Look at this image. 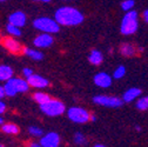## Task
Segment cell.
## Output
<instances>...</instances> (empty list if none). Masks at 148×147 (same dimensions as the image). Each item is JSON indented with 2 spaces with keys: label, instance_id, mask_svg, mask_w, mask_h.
Segmentation results:
<instances>
[{
  "label": "cell",
  "instance_id": "1",
  "mask_svg": "<svg viewBox=\"0 0 148 147\" xmlns=\"http://www.w3.org/2000/svg\"><path fill=\"white\" fill-rule=\"evenodd\" d=\"M54 18L55 21L61 26H77L84 21L82 13L71 6H64L57 10Z\"/></svg>",
  "mask_w": 148,
  "mask_h": 147
},
{
  "label": "cell",
  "instance_id": "2",
  "mask_svg": "<svg viewBox=\"0 0 148 147\" xmlns=\"http://www.w3.org/2000/svg\"><path fill=\"white\" fill-rule=\"evenodd\" d=\"M138 13L135 11L129 10L123 15L121 21V33L123 35H131L134 34L138 30Z\"/></svg>",
  "mask_w": 148,
  "mask_h": 147
},
{
  "label": "cell",
  "instance_id": "3",
  "mask_svg": "<svg viewBox=\"0 0 148 147\" xmlns=\"http://www.w3.org/2000/svg\"><path fill=\"white\" fill-rule=\"evenodd\" d=\"M33 26L38 31H41L44 33H49V34L58 33L60 30V25L54 19H51V18H47V16H41L35 19L33 23Z\"/></svg>",
  "mask_w": 148,
  "mask_h": 147
},
{
  "label": "cell",
  "instance_id": "4",
  "mask_svg": "<svg viewBox=\"0 0 148 147\" xmlns=\"http://www.w3.org/2000/svg\"><path fill=\"white\" fill-rule=\"evenodd\" d=\"M40 109L48 117H58L65 112V105L60 100L49 99L40 105Z\"/></svg>",
  "mask_w": 148,
  "mask_h": 147
},
{
  "label": "cell",
  "instance_id": "5",
  "mask_svg": "<svg viewBox=\"0 0 148 147\" xmlns=\"http://www.w3.org/2000/svg\"><path fill=\"white\" fill-rule=\"evenodd\" d=\"M67 115L69 118V120H72L73 122L77 124H85L89 121V113L84 108L80 107H72L68 109Z\"/></svg>",
  "mask_w": 148,
  "mask_h": 147
},
{
  "label": "cell",
  "instance_id": "6",
  "mask_svg": "<svg viewBox=\"0 0 148 147\" xmlns=\"http://www.w3.org/2000/svg\"><path fill=\"white\" fill-rule=\"evenodd\" d=\"M93 101L105 107H120L122 105L121 99L115 98V97H107V95H97L93 98Z\"/></svg>",
  "mask_w": 148,
  "mask_h": 147
},
{
  "label": "cell",
  "instance_id": "7",
  "mask_svg": "<svg viewBox=\"0 0 148 147\" xmlns=\"http://www.w3.org/2000/svg\"><path fill=\"white\" fill-rule=\"evenodd\" d=\"M39 144L42 147H57L60 144V137L57 133L51 132V133L45 134L41 138V140H40Z\"/></svg>",
  "mask_w": 148,
  "mask_h": 147
},
{
  "label": "cell",
  "instance_id": "8",
  "mask_svg": "<svg viewBox=\"0 0 148 147\" xmlns=\"http://www.w3.org/2000/svg\"><path fill=\"white\" fill-rule=\"evenodd\" d=\"M53 44V36L49 33H44L38 35L34 39V46L40 48H47Z\"/></svg>",
  "mask_w": 148,
  "mask_h": 147
},
{
  "label": "cell",
  "instance_id": "9",
  "mask_svg": "<svg viewBox=\"0 0 148 147\" xmlns=\"http://www.w3.org/2000/svg\"><path fill=\"white\" fill-rule=\"evenodd\" d=\"M27 82L29 86L32 87H35V88H44V87H47L48 86V80L42 78L41 76H38V74H32L29 77H27Z\"/></svg>",
  "mask_w": 148,
  "mask_h": 147
},
{
  "label": "cell",
  "instance_id": "10",
  "mask_svg": "<svg viewBox=\"0 0 148 147\" xmlns=\"http://www.w3.org/2000/svg\"><path fill=\"white\" fill-rule=\"evenodd\" d=\"M94 84L98 86V87H101V88H107L112 85V77L107 73H103V72H100L98 73L97 76H94Z\"/></svg>",
  "mask_w": 148,
  "mask_h": 147
},
{
  "label": "cell",
  "instance_id": "11",
  "mask_svg": "<svg viewBox=\"0 0 148 147\" xmlns=\"http://www.w3.org/2000/svg\"><path fill=\"white\" fill-rule=\"evenodd\" d=\"M26 15L24 12H20V11H18V12H14L10 15L8 18V24H12L16 27H23L25 26L26 24Z\"/></svg>",
  "mask_w": 148,
  "mask_h": 147
},
{
  "label": "cell",
  "instance_id": "12",
  "mask_svg": "<svg viewBox=\"0 0 148 147\" xmlns=\"http://www.w3.org/2000/svg\"><path fill=\"white\" fill-rule=\"evenodd\" d=\"M3 45H4V47H5L7 51H10L11 53H14V54L19 53V52L21 51L20 44L18 43L15 39H13V38H5V39L3 40Z\"/></svg>",
  "mask_w": 148,
  "mask_h": 147
},
{
  "label": "cell",
  "instance_id": "13",
  "mask_svg": "<svg viewBox=\"0 0 148 147\" xmlns=\"http://www.w3.org/2000/svg\"><path fill=\"white\" fill-rule=\"evenodd\" d=\"M140 95H141V89L140 88H136V87H132V88H129L128 91L125 92L122 100L125 102H132L136 98H139Z\"/></svg>",
  "mask_w": 148,
  "mask_h": 147
},
{
  "label": "cell",
  "instance_id": "14",
  "mask_svg": "<svg viewBox=\"0 0 148 147\" xmlns=\"http://www.w3.org/2000/svg\"><path fill=\"white\" fill-rule=\"evenodd\" d=\"M13 84H14V87H15L18 93H25V92H27L29 88L27 80H24L20 78H13Z\"/></svg>",
  "mask_w": 148,
  "mask_h": 147
},
{
  "label": "cell",
  "instance_id": "15",
  "mask_svg": "<svg viewBox=\"0 0 148 147\" xmlns=\"http://www.w3.org/2000/svg\"><path fill=\"white\" fill-rule=\"evenodd\" d=\"M13 76V69L7 65H0V81H6Z\"/></svg>",
  "mask_w": 148,
  "mask_h": 147
},
{
  "label": "cell",
  "instance_id": "16",
  "mask_svg": "<svg viewBox=\"0 0 148 147\" xmlns=\"http://www.w3.org/2000/svg\"><path fill=\"white\" fill-rule=\"evenodd\" d=\"M88 60L92 65H100L103 60V57H102V54L101 52L94 49V51H92L90 54H89V57H88Z\"/></svg>",
  "mask_w": 148,
  "mask_h": 147
},
{
  "label": "cell",
  "instance_id": "17",
  "mask_svg": "<svg viewBox=\"0 0 148 147\" xmlns=\"http://www.w3.org/2000/svg\"><path fill=\"white\" fill-rule=\"evenodd\" d=\"M120 53L125 57H133L136 53V51L132 44H122L120 47Z\"/></svg>",
  "mask_w": 148,
  "mask_h": 147
},
{
  "label": "cell",
  "instance_id": "18",
  "mask_svg": "<svg viewBox=\"0 0 148 147\" xmlns=\"http://www.w3.org/2000/svg\"><path fill=\"white\" fill-rule=\"evenodd\" d=\"M4 91H5V95H8V97H14L18 92L14 87V84H13V77L10 78L8 80H6V84L4 86Z\"/></svg>",
  "mask_w": 148,
  "mask_h": 147
},
{
  "label": "cell",
  "instance_id": "19",
  "mask_svg": "<svg viewBox=\"0 0 148 147\" xmlns=\"http://www.w3.org/2000/svg\"><path fill=\"white\" fill-rule=\"evenodd\" d=\"M24 53L26 54L27 57H29L31 59L33 60H41L44 58V54L39 51H36V49H31V48H24Z\"/></svg>",
  "mask_w": 148,
  "mask_h": 147
},
{
  "label": "cell",
  "instance_id": "20",
  "mask_svg": "<svg viewBox=\"0 0 148 147\" xmlns=\"http://www.w3.org/2000/svg\"><path fill=\"white\" fill-rule=\"evenodd\" d=\"M1 130L6 134H18L19 133V127L14 124H6L1 126Z\"/></svg>",
  "mask_w": 148,
  "mask_h": 147
},
{
  "label": "cell",
  "instance_id": "21",
  "mask_svg": "<svg viewBox=\"0 0 148 147\" xmlns=\"http://www.w3.org/2000/svg\"><path fill=\"white\" fill-rule=\"evenodd\" d=\"M33 98H34V100L38 102V104H44V102H46L47 100H49L51 99V97L48 95V94H46V93H44V92H36V93H34L33 94Z\"/></svg>",
  "mask_w": 148,
  "mask_h": 147
},
{
  "label": "cell",
  "instance_id": "22",
  "mask_svg": "<svg viewBox=\"0 0 148 147\" xmlns=\"http://www.w3.org/2000/svg\"><path fill=\"white\" fill-rule=\"evenodd\" d=\"M6 31L8 32L10 35L12 36H20L21 35V31H20V27H16L12 24H8L7 27H6Z\"/></svg>",
  "mask_w": 148,
  "mask_h": 147
},
{
  "label": "cell",
  "instance_id": "23",
  "mask_svg": "<svg viewBox=\"0 0 148 147\" xmlns=\"http://www.w3.org/2000/svg\"><path fill=\"white\" fill-rule=\"evenodd\" d=\"M136 107H138V109H140V111H146L148 108V98L147 97L140 98L136 101Z\"/></svg>",
  "mask_w": 148,
  "mask_h": 147
},
{
  "label": "cell",
  "instance_id": "24",
  "mask_svg": "<svg viewBox=\"0 0 148 147\" xmlns=\"http://www.w3.org/2000/svg\"><path fill=\"white\" fill-rule=\"evenodd\" d=\"M125 74H126V68H125V66H119V67H116V69H115L114 73H113V78H114V79H121Z\"/></svg>",
  "mask_w": 148,
  "mask_h": 147
},
{
  "label": "cell",
  "instance_id": "25",
  "mask_svg": "<svg viewBox=\"0 0 148 147\" xmlns=\"http://www.w3.org/2000/svg\"><path fill=\"white\" fill-rule=\"evenodd\" d=\"M134 5H135L134 0H125V1L121 4V8L123 11H129L134 7Z\"/></svg>",
  "mask_w": 148,
  "mask_h": 147
},
{
  "label": "cell",
  "instance_id": "26",
  "mask_svg": "<svg viewBox=\"0 0 148 147\" xmlns=\"http://www.w3.org/2000/svg\"><path fill=\"white\" fill-rule=\"evenodd\" d=\"M74 142L78 144V145H84V144H86V138H85V135H84L82 133H80V132L75 133V135H74Z\"/></svg>",
  "mask_w": 148,
  "mask_h": 147
},
{
  "label": "cell",
  "instance_id": "27",
  "mask_svg": "<svg viewBox=\"0 0 148 147\" xmlns=\"http://www.w3.org/2000/svg\"><path fill=\"white\" fill-rule=\"evenodd\" d=\"M28 132L34 135V137H41L42 135V130L41 128H38V127H34V126H31L28 128Z\"/></svg>",
  "mask_w": 148,
  "mask_h": 147
},
{
  "label": "cell",
  "instance_id": "28",
  "mask_svg": "<svg viewBox=\"0 0 148 147\" xmlns=\"http://www.w3.org/2000/svg\"><path fill=\"white\" fill-rule=\"evenodd\" d=\"M32 73H33V71L31 69V68H24V71H23V74L27 78V77H29L31 74H32Z\"/></svg>",
  "mask_w": 148,
  "mask_h": 147
},
{
  "label": "cell",
  "instance_id": "29",
  "mask_svg": "<svg viewBox=\"0 0 148 147\" xmlns=\"http://www.w3.org/2000/svg\"><path fill=\"white\" fill-rule=\"evenodd\" d=\"M5 111H6V105L3 101H0V115H1Z\"/></svg>",
  "mask_w": 148,
  "mask_h": 147
},
{
  "label": "cell",
  "instance_id": "30",
  "mask_svg": "<svg viewBox=\"0 0 148 147\" xmlns=\"http://www.w3.org/2000/svg\"><path fill=\"white\" fill-rule=\"evenodd\" d=\"M142 16H143V20H145V21H148V11H147V10H146V11H143Z\"/></svg>",
  "mask_w": 148,
  "mask_h": 147
},
{
  "label": "cell",
  "instance_id": "31",
  "mask_svg": "<svg viewBox=\"0 0 148 147\" xmlns=\"http://www.w3.org/2000/svg\"><path fill=\"white\" fill-rule=\"evenodd\" d=\"M5 97V91H4V87L0 86V99H3Z\"/></svg>",
  "mask_w": 148,
  "mask_h": 147
},
{
  "label": "cell",
  "instance_id": "32",
  "mask_svg": "<svg viewBox=\"0 0 148 147\" xmlns=\"http://www.w3.org/2000/svg\"><path fill=\"white\" fill-rule=\"evenodd\" d=\"M29 146H32V147H40V144H36V142H32V144H29Z\"/></svg>",
  "mask_w": 148,
  "mask_h": 147
},
{
  "label": "cell",
  "instance_id": "33",
  "mask_svg": "<svg viewBox=\"0 0 148 147\" xmlns=\"http://www.w3.org/2000/svg\"><path fill=\"white\" fill-rule=\"evenodd\" d=\"M89 120L95 121V120H97V117H95V115H90V114H89Z\"/></svg>",
  "mask_w": 148,
  "mask_h": 147
},
{
  "label": "cell",
  "instance_id": "34",
  "mask_svg": "<svg viewBox=\"0 0 148 147\" xmlns=\"http://www.w3.org/2000/svg\"><path fill=\"white\" fill-rule=\"evenodd\" d=\"M34 1H41V3H48L51 0H34Z\"/></svg>",
  "mask_w": 148,
  "mask_h": 147
},
{
  "label": "cell",
  "instance_id": "35",
  "mask_svg": "<svg viewBox=\"0 0 148 147\" xmlns=\"http://www.w3.org/2000/svg\"><path fill=\"white\" fill-rule=\"evenodd\" d=\"M135 130H136L138 132H140V131H141V127H140V126H136V127H135Z\"/></svg>",
  "mask_w": 148,
  "mask_h": 147
},
{
  "label": "cell",
  "instance_id": "36",
  "mask_svg": "<svg viewBox=\"0 0 148 147\" xmlns=\"http://www.w3.org/2000/svg\"><path fill=\"white\" fill-rule=\"evenodd\" d=\"M103 146H105V145H102V144H97V145H95V147H103Z\"/></svg>",
  "mask_w": 148,
  "mask_h": 147
},
{
  "label": "cell",
  "instance_id": "37",
  "mask_svg": "<svg viewBox=\"0 0 148 147\" xmlns=\"http://www.w3.org/2000/svg\"><path fill=\"white\" fill-rule=\"evenodd\" d=\"M3 122H4V119H3L1 117H0V125H3Z\"/></svg>",
  "mask_w": 148,
  "mask_h": 147
},
{
  "label": "cell",
  "instance_id": "38",
  "mask_svg": "<svg viewBox=\"0 0 148 147\" xmlns=\"http://www.w3.org/2000/svg\"><path fill=\"white\" fill-rule=\"evenodd\" d=\"M62 1H71V0H62Z\"/></svg>",
  "mask_w": 148,
  "mask_h": 147
},
{
  "label": "cell",
  "instance_id": "39",
  "mask_svg": "<svg viewBox=\"0 0 148 147\" xmlns=\"http://www.w3.org/2000/svg\"><path fill=\"white\" fill-rule=\"evenodd\" d=\"M0 1H6V0H0Z\"/></svg>",
  "mask_w": 148,
  "mask_h": 147
}]
</instances>
